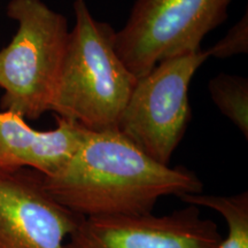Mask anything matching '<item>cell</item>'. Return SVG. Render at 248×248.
<instances>
[{
  "label": "cell",
  "mask_w": 248,
  "mask_h": 248,
  "mask_svg": "<svg viewBox=\"0 0 248 248\" xmlns=\"http://www.w3.org/2000/svg\"><path fill=\"white\" fill-rule=\"evenodd\" d=\"M44 184L59 202L83 217L147 215L161 198L203 188L197 173L159 163L117 129L89 131L67 162L44 176Z\"/></svg>",
  "instance_id": "6da1fadb"
},
{
  "label": "cell",
  "mask_w": 248,
  "mask_h": 248,
  "mask_svg": "<svg viewBox=\"0 0 248 248\" xmlns=\"http://www.w3.org/2000/svg\"><path fill=\"white\" fill-rule=\"evenodd\" d=\"M74 13L49 111L90 131L116 129L138 78L116 52L113 28L95 20L85 0H75Z\"/></svg>",
  "instance_id": "7a4b0ae2"
},
{
  "label": "cell",
  "mask_w": 248,
  "mask_h": 248,
  "mask_svg": "<svg viewBox=\"0 0 248 248\" xmlns=\"http://www.w3.org/2000/svg\"><path fill=\"white\" fill-rule=\"evenodd\" d=\"M6 12L17 30L0 49V107L35 121L51 108L70 30L43 0H11Z\"/></svg>",
  "instance_id": "3957f363"
},
{
  "label": "cell",
  "mask_w": 248,
  "mask_h": 248,
  "mask_svg": "<svg viewBox=\"0 0 248 248\" xmlns=\"http://www.w3.org/2000/svg\"><path fill=\"white\" fill-rule=\"evenodd\" d=\"M233 0H136L114 45L137 78L160 63L201 51L204 36L228 18Z\"/></svg>",
  "instance_id": "277c9868"
},
{
  "label": "cell",
  "mask_w": 248,
  "mask_h": 248,
  "mask_svg": "<svg viewBox=\"0 0 248 248\" xmlns=\"http://www.w3.org/2000/svg\"><path fill=\"white\" fill-rule=\"evenodd\" d=\"M207 51L161 61L136 82L117 130L145 154L168 166L191 120L188 88Z\"/></svg>",
  "instance_id": "5b68a950"
},
{
  "label": "cell",
  "mask_w": 248,
  "mask_h": 248,
  "mask_svg": "<svg viewBox=\"0 0 248 248\" xmlns=\"http://www.w3.org/2000/svg\"><path fill=\"white\" fill-rule=\"evenodd\" d=\"M223 237L212 219L190 204L163 216L84 217L66 248H218Z\"/></svg>",
  "instance_id": "8992f818"
},
{
  "label": "cell",
  "mask_w": 248,
  "mask_h": 248,
  "mask_svg": "<svg viewBox=\"0 0 248 248\" xmlns=\"http://www.w3.org/2000/svg\"><path fill=\"white\" fill-rule=\"evenodd\" d=\"M83 218L49 193L43 173L0 171V248H66Z\"/></svg>",
  "instance_id": "52a82bcc"
},
{
  "label": "cell",
  "mask_w": 248,
  "mask_h": 248,
  "mask_svg": "<svg viewBox=\"0 0 248 248\" xmlns=\"http://www.w3.org/2000/svg\"><path fill=\"white\" fill-rule=\"evenodd\" d=\"M90 130L73 121L57 119L48 131L31 128L26 119L0 111V171L30 168L49 176L75 153Z\"/></svg>",
  "instance_id": "ba28073f"
},
{
  "label": "cell",
  "mask_w": 248,
  "mask_h": 248,
  "mask_svg": "<svg viewBox=\"0 0 248 248\" xmlns=\"http://www.w3.org/2000/svg\"><path fill=\"white\" fill-rule=\"evenodd\" d=\"M179 199L197 207H206L221 214L228 224V235L218 248H248V193L232 195L184 194Z\"/></svg>",
  "instance_id": "9c48e42d"
},
{
  "label": "cell",
  "mask_w": 248,
  "mask_h": 248,
  "mask_svg": "<svg viewBox=\"0 0 248 248\" xmlns=\"http://www.w3.org/2000/svg\"><path fill=\"white\" fill-rule=\"evenodd\" d=\"M210 97L219 111L248 138V80L230 74H218L209 82Z\"/></svg>",
  "instance_id": "30bf717a"
},
{
  "label": "cell",
  "mask_w": 248,
  "mask_h": 248,
  "mask_svg": "<svg viewBox=\"0 0 248 248\" xmlns=\"http://www.w3.org/2000/svg\"><path fill=\"white\" fill-rule=\"evenodd\" d=\"M248 52V14L245 12L243 17L226 32L223 38L213 47L207 49L208 57L225 59Z\"/></svg>",
  "instance_id": "8fae6325"
}]
</instances>
